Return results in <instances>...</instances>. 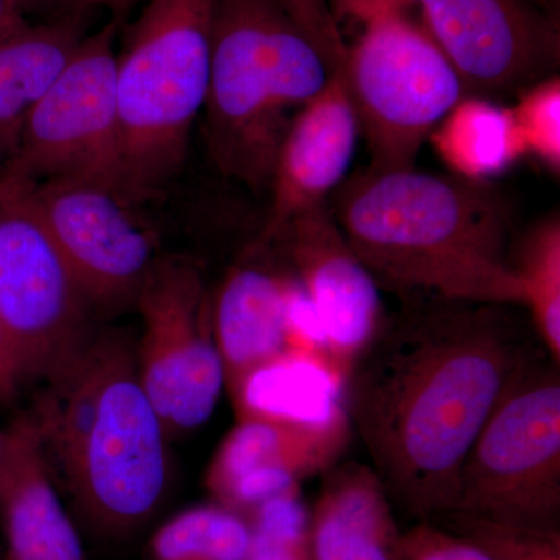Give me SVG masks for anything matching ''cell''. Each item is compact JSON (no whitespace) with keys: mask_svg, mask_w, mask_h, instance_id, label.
<instances>
[{"mask_svg":"<svg viewBox=\"0 0 560 560\" xmlns=\"http://www.w3.org/2000/svg\"><path fill=\"white\" fill-rule=\"evenodd\" d=\"M514 305L416 298L386 316L345 382V408L390 500L452 508L460 467L500 397L548 355Z\"/></svg>","mask_w":560,"mask_h":560,"instance_id":"6da1fadb","label":"cell"},{"mask_svg":"<svg viewBox=\"0 0 560 560\" xmlns=\"http://www.w3.org/2000/svg\"><path fill=\"white\" fill-rule=\"evenodd\" d=\"M329 208L378 285L401 300L522 307L510 264L512 210L490 183L368 168L342 183Z\"/></svg>","mask_w":560,"mask_h":560,"instance_id":"7a4b0ae2","label":"cell"},{"mask_svg":"<svg viewBox=\"0 0 560 560\" xmlns=\"http://www.w3.org/2000/svg\"><path fill=\"white\" fill-rule=\"evenodd\" d=\"M345 61L329 0H215L202 110L213 165L250 190L268 189L291 119Z\"/></svg>","mask_w":560,"mask_h":560,"instance_id":"3957f363","label":"cell"},{"mask_svg":"<svg viewBox=\"0 0 560 560\" xmlns=\"http://www.w3.org/2000/svg\"><path fill=\"white\" fill-rule=\"evenodd\" d=\"M215 0H145L117 54L120 194L140 206L186 164L205 110Z\"/></svg>","mask_w":560,"mask_h":560,"instance_id":"277c9868","label":"cell"},{"mask_svg":"<svg viewBox=\"0 0 560 560\" xmlns=\"http://www.w3.org/2000/svg\"><path fill=\"white\" fill-rule=\"evenodd\" d=\"M355 27L345 79L371 154L370 171L416 167L431 131L467 90L420 20L415 0H330Z\"/></svg>","mask_w":560,"mask_h":560,"instance_id":"5b68a950","label":"cell"},{"mask_svg":"<svg viewBox=\"0 0 560 560\" xmlns=\"http://www.w3.org/2000/svg\"><path fill=\"white\" fill-rule=\"evenodd\" d=\"M168 438L140 382L136 349L106 334L97 410L57 467L83 517L105 536H128L160 510L171 480Z\"/></svg>","mask_w":560,"mask_h":560,"instance_id":"8992f818","label":"cell"},{"mask_svg":"<svg viewBox=\"0 0 560 560\" xmlns=\"http://www.w3.org/2000/svg\"><path fill=\"white\" fill-rule=\"evenodd\" d=\"M447 512L559 529L560 375L550 357L533 361L500 397L464 459Z\"/></svg>","mask_w":560,"mask_h":560,"instance_id":"52a82bcc","label":"cell"},{"mask_svg":"<svg viewBox=\"0 0 560 560\" xmlns=\"http://www.w3.org/2000/svg\"><path fill=\"white\" fill-rule=\"evenodd\" d=\"M81 290L40 219L31 180L0 176V330L27 382H50L91 340Z\"/></svg>","mask_w":560,"mask_h":560,"instance_id":"ba28073f","label":"cell"},{"mask_svg":"<svg viewBox=\"0 0 560 560\" xmlns=\"http://www.w3.org/2000/svg\"><path fill=\"white\" fill-rule=\"evenodd\" d=\"M110 18L88 33L22 124L3 175L44 183L97 180L120 194L116 39Z\"/></svg>","mask_w":560,"mask_h":560,"instance_id":"9c48e42d","label":"cell"},{"mask_svg":"<svg viewBox=\"0 0 560 560\" xmlns=\"http://www.w3.org/2000/svg\"><path fill=\"white\" fill-rule=\"evenodd\" d=\"M142 338L136 349L140 382L168 438L201 429L224 388L212 298L197 264L161 257L136 298Z\"/></svg>","mask_w":560,"mask_h":560,"instance_id":"30bf717a","label":"cell"},{"mask_svg":"<svg viewBox=\"0 0 560 560\" xmlns=\"http://www.w3.org/2000/svg\"><path fill=\"white\" fill-rule=\"evenodd\" d=\"M40 219L91 305L136 302L161 259L158 235L124 195L97 180L32 183Z\"/></svg>","mask_w":560,"mask_h":560,"instance_id":"8fae6325","label":"cell"},{"mask_svg":"<svg viewBox=\"0 0 560 560\" xmlns=\"http://www.w3.org/2000/svg\"><path fill=\"white\" fill-rule=\"evenodd\" d=\"M467 94H521L558 73L560 20L534 0H415Z\"/></svg>","mask_w":560,"mask_h":560,"instance_id":"7c38bea8","label":"cell"},{"mask_svg":"<svg viewBox=\"0 0 560 560\" xmlns=\"http://www.w3.org/2000/svg\"><path fill=\"white\" fill-rule=\"evenodd\" d=\"M271 245L285 249L290 272L318 312L331 363L346 382L385 323L381 285L350 248L329 202L291 220Z\"/></svg>","mask_w":560,"mask_h":560,"instance_id":"4fadbf2b","label":"cell"},{"mask_svg":"<svg viewBox=\"0 0 560 560\" xmlns=\"http://www.w3.org/2000/svg\"><path fill=\"white\" fill-rule=\"evenodd\" d=\"M361 136L345 68L291 119L272 164L271 202L256 248H268L291 220L327 205L348 175Z\"/></svg>","mask_w":560,"mask_h":560,"instance_id":"5bb4252c","label":"cell"},{"mask_svg":"<svg viewBox=\"0 0 560 560\" xmlns=\"http://www.w3.org/2000/svg\"><path fill=\"white\" fill-rule=\"evenodd\" d=\"M287 283L289 271L246 261L232 268L212 298L213 334L230 394L250 372L289 352Z\"/></svg>","mask_w":560,"mask_h":560,"instance_id":"9a60e30c","label":"cell"},{"mask_svg":"<svg viewBox=\"0 0 560 560\" xmlns=\"http://www.w3.org/2000/svg\"><path fill=\"white\" fill-rule=\"evenodd\" d=\"M324 474L311 512V560H397L401 534L375 470L350 460Z\"/></svg>","mask_w":560,"mask_h":560,"instance_id":"2e32d148","label":"cell"},{"mask_svg":"<svg viewBox=\"0 0 560 560\" xmlns=\"http://www.w3.org/2000/svg\"><path fill=\"white\" fill-rule=\"evenodd\" d=\"M349 416L329 425L307 427L267 419H238L206 471V488L215 503L249 471L279 467L301 480L330 469L352 436Z\"/></svg>","mask_w":560,"mask_h":560,"instance_id":"e0dca14e","label":"cell"},{"mask_svg":"<svg viewBox=\"0 0 560 560\" xmlns=\"http://www.w3.org/2000/svg\"><path fill=\"white\" fill-rule=\"evenodd\" d=\"M3 560H84L75 526L51 482L38 431L27 419L24 442L0 492Z\"/></svg>","mask_w":560,"mask_h":560,"instance_id":"ac0fdd59","label":"cell"},{"mask_svg":"<svg viewBox=\"0 0 560 560\" xmlns=\"http://www.w3.org/2000/svg\"><path fill=\"white\" fill-rule=\"evenodd\" d=\"M342 393L345 382L326 361L287 352L250 372L231 397L237 419L320 427L348 418Z\"/></svg>","mask_w":560,"mask_h":560,"instance_id":"d6986e66","label":"cell"},{"mask_svg":"<svg viewBox=\"0 0 560 560\" xmlns=\"http://www.w3.org/2000/svg\"><path fill=\"white\" fill-rule=\"evenodd\" d=\"M90 16L28 24L0 43V143L13 149L25 117L88 35Z\"/></svg>","mask_w":560,"mask_h":560,"instance_id":"ffe728a7","label":"cell"},{"mask_svg":"<svg viewBox=\"0 0 560 560\" xmlns=\"http://www.w3.org/2000/svg\"><path fill=\"white\" fill-rule=\"evenodd\" d=\"M427 142L452 175L474 183H490L528 156L512 106L480 95L460 98Z\"/></svg>","mask_w":560,"mask_h":560,"instance_id":"44dd1931","label":"cell"},{"mask_svg":"<svg viewBox=\"0 0 560 560\" xmlns=\"http://www.w3.org/2000/svg\"><path fill=\"white\" fill-rule=\"evenodd\" d=\"M510 264L521 283L523 304L540 345L560 366V219L536 221L511 243Z\"/></svg>","mask_w":560,"mask_h":560,"instance_id":"7402d4cb","label":"cell"},{"mask_svg":"<svg viewBox=\"0 0 560 560\" xmlns=\"http://www.w3.org/2000/svg\"><path fill=\"white\" fill-rule=\"evenodd\" d=\"M249 522L219 503L179 512L150 541L149 560H246Z\"/></svg>","mask_w":560,"mask_h":560,"instance_id":"603a6c76","label":"cell"},{"mask_svg":"<svg viewBox=\"0 0 560 560\" xmlns=\"http://www.w3.org/2000/svg\"><path fill=\"white\" fill-rule=\"evenodd\" d=\"M456 534L492 560H560L559 529H537L445 512ZM438 515V517H441Z\"/></svg>","mask_w":560,"mask_h":560,"instance_id":"cb8c5ba5","label":"cell"},{"mask_svg":"<svg viewBox=\"0 0 560 560\" xmlns=\"http://www.w3.org/2000/svg\"><path fill=\"white\" fill-rule=\"evenodd\" d=\"M528 156L552 175L560 173V79L558 73L530 84L512 106Z\"/></svg>","mask_w":560,"mask_h":560,"instance_id":"d4e9b609","label":"cell"},{"mask_svg":"<svg viewBox=\"0 0 560 560\" xmlns=\"http://www.w3.org/2000/svg\"><path fill=\"white\" fill-rule=\"evenodd\" d=\"M250 533L289 544L308 545L311 511L301 499L300 489L282 493L250 512Z\"/></svg>","mask_w":560,"mask_h":560,"instance_id":"484cf974","label":"cell"},{"mask_svg":"<svg viewBox=\"0 0 560 560\" xmlns=\"http://www.w3.org/2000/svg\"><path fill=\"white\" fill-rule=\"evenodd\" d=\"M397 560H492L480 548L452 530L420 522L401 534Z\"/></svg>","mask_w":560,"mask_h":560,"instance_id":"4316f807","label":"cell"},{"mask_svg":"<svg viewBox=\"0 0 560 560\" xmlns=\"http://www.w3.org/2000/svg\"><path fill=\"white\" fill-rule=\"evenodd\" d=\"M22 16L39 14L46 22L91 14L103 7V0H11Z\"/></svg>","mask_w":560,"mask_h":560,"instance_id":"83f0119b","label":"cell"},{"mask_svg":"<svg viewBox=\"0 0 560 560\" xmlns=\"http://www.w3.org/2000/svg\"><path fill=\"white\" fill-rule=\"evenodd\" d=\"M246 560H311L308 545L289 544L253 534Z\"/></svg>","mask_w":560,"mask_h":560,"instance_id":"f1b7e54d","label":"cell"},{"mask_svg":"<svg viewBox=\"0 0 560 560\" xmlns=\"http://www.w3.org/2000/svg\"><path fill=\"white\" fill-rule=\"evenodd\" d=\"M24 385L20 366L14 359L5 335L0 330V401H11Z\"/></svg>","mask_w":560,"mask_h":560,"instance_id":"f546056e","label":"cell"},{"mask_svg":"<svg viewBox=\"0 0 560 560\" xmlns=\"http://www.w3.org/2000/svg\"><path fill=\"white\" fill-rule=\"evenodd\" d=\"M25 430H27V420L18 422L10 430L0 429V492L9 480L18 455H20Z\"/></svg>","mask_w":560,"mask_h":560,"instance_id":"4dcf8cb0","label":"cell"},{"mask_svg":"<svg viewBox=\"0 0 560 560\" xmlns=\"http://www.w3.org/2000/svg\"><path fill=\"white\" fill-rule=\"evenodd\" d=\"M31 24L16 10L11 0H0V33L5 36L16 35Z\"/></svg>","mask_w":560,"mask_h":560,"instance_id":"1f68e13d","label":"cell"},{"mask_svg":"<svg viewBox=\"0 0 560 560\" xmlns=\"http://www.w3.org/2000/svg\"><path fill=\"white\" fill-rule=\"evenodd\" d=\"M140 2L145 0H103V9L109 10L110 18L117 21H124L128 11L135 9Z\"/></svg>","mask_w":560,"mask_h":560,"instance_id":"d6a6232c","label":"cell"},{"mask_svg":"<svg viewBox=\"0 0 560 560\" xmlns=\"http://www.w3.org/2000/svg\"><path fill=\"white\" fill-rule=\"evenodd\" d=\"M541 10L547 11L556 20H560V0H534Z\"/></svg>","mask_w":560,"mask_h":560,"instance_id":"836d02e7","label":"cell"}]
</instances>
